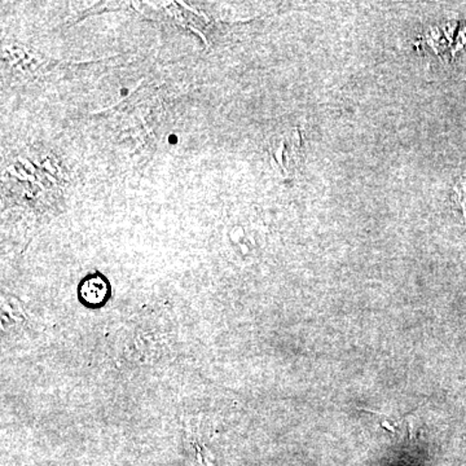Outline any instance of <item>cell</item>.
Listing matches in <instances>:
<instances>
[{
  "instance_id": "obj_1",
  "label": "cell",
  "mask_w": 466,
  "mask_h": 466,
  "mask_svg": "<svg viewBox=\"0 0 466 466\" xmlns=\"http://www.w3.org/2000/svg\"><path fill=\"white\" fill-rule=\"evenodd\" d=\"M455 195L458 198L459 204L461 205L462 213L466 220V180L461 179L455 187Z\"/></svg>"
},
{
  "instance_id": "obj_2",
  "label": "cell",
  "mask_w": 466,
  "mask_h": 466,
  "mask_svg": "<svg viewBox=\"0 0 466 466\" xmlns=\"http://www.w3.org/2000/svg\"><path fill=\"white\" fill-rule=\"evenodd\" d=\"M408 431H410V440H415L420 431V419L416 415L407 417Z\"/></svg>"
}]
</instances>
